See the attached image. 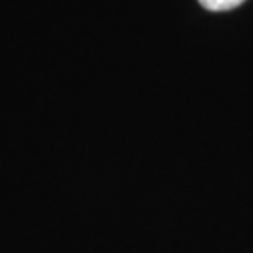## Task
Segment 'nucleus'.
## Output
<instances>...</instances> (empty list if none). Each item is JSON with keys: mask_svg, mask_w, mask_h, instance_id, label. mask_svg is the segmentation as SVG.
I'll list each match as a JSON object with an SVG mask.
<instances>
[{"mask_svg": "<svg viewBox=\"0 0 253 253\" xmlns=\"http://www.w3.org/2000/svg\"><path fill=\"white\" fill-rule=\"evenodd\" d=\"M246 0H199V4L208 11H227V9H235L240 4H244Z\"/></svg>", "mask_w": 253, "mask_h": 253, "instance_id": "obj_1", "label": "nucleus"}]
</instances>
